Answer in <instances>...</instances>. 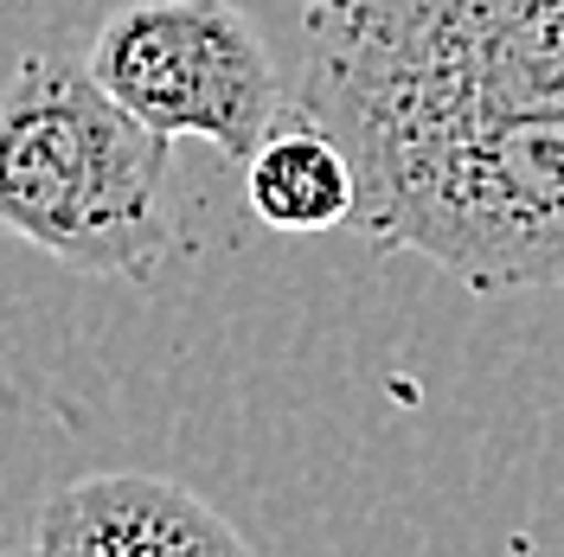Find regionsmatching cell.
Listing matches in <instances>:
<instances>
[{"label":"cell","instance_id":"obj_1","mask_svg":"<svg viewBox=\"0 0 564 557\" xmlns=\"http://www.w3.org/2000/svg\"><path fill=\"white\" fill-rule=\"evenodd\" d=\"M295 116L340 148L564 116V0H302Z\"/></svg>","mask_w":564,"mask_h":557},{"label":"cell","instance_id":"obj_2","mask_svg":"<svg viewBox=\"0 0 564 557\" xmlns=\"http://www.w3.org/2000/svg\"><path fill=\"white\" fill-rule=\"evenodd\" d=\"M347 161L366 244L411 250L475 295L564 282V116L379 135Z\"/></svg>","mask_w":564,"mask_h":557},{"label":"cell","instance_id":"obj_3","mask_svg":"<svg viewBox=\"0 0 564 557\" xmlns=\"http://www.w3.org/2000/svg\"><path fill=\"white\" fill-rule=\"evenodd\" d=\"M174 141L90 65L26 58L0 97V225L65 270L148 282L174 244Z\"/></svg>","mask_w":564,"mask_h":557},{"label":"cell","instance_id":"obj_4","mask_svg":"<svg viewBox=\"0 0 564 557\" xmlns=\"http://www.w3.org/2000/svg\"><path fill=\"white\" fill-rule=\"evenodd\" d=\"M84 65L148 129L199 135L238 167L295 116L270 39L238 0H129L97 26Z\"/></svg>","mask_w":564,"mask_h":557},{"label":"cell","instance_id":"obj_5","mask_svg":"<svg viewBox=\"0 0 564 557\" xmlns=\"http://www.w3.org/2000/svg\"><path fill=\"white\" fill-rule=\"evenodd\" d=\"M39 557H257L212 500L167 474H84L39 506Z\"/></svg>","mask_w":564,"mask_h":557},{"label":"cell","instance_id":"obj_6","mask_svg":"<svg viewBox=\"0 0 564 557\" xmlns=\"http://www.w3.org/2000/svg\"><path fill=\"white\" fill-rule=\"evenodd\" d=\"M245 199L270 231H334L359 211V174L327 129L289 116L245 167Z\"/></svg>","mask_w":564,"mask_h":557},{"label":"cell","instance_id":"obj_7","mask_svg":"<svg viewBox=\"0 0 564 557\" xmlns=\"http://www.w3.org/2000/svg\"><path fill=\"white\" fill-rule=\"evenodd\" d=\"M0 557H39V551H33V545H26V551H0Z\"/></svg>","mask_w":564,"mask_h":557}]
</instances>
